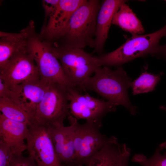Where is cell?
Masks as SVG:
<instances>
[{"instance_id": "6da1fadb", "label": "cell", "mask_w": 166, "mask_h": 166, "mask_svg": "<svg viewBox=\"0 0 166 166\" xmlns=\"http://www.w3.org/2000/svg\"><path fill=\"white\" fill-rule=\"evenodd\" d=\"M94 73L82 83L80 90L95 92L108 101L122 105L131 114L136 115V107L131 103L128 92L131 80L123 68L119 66L113 70L106 66L98 67Z\"/></svg>"}, {"instance_id": "7a4b0ae2", "label": "cell", "mask_w": 166, "mask_h": 166, "mask_svg": "<svg viewBox=\"0 0 166 166\" xmlns=\"http://www.w3.org/2000/svg\"><path fill=\"white\" fill-rule=\"evenodd\" d=\"M101 3L86 0L73 13L56 45L68 48H94L97 19Z\"/></svg>"}, {"instance_id": "3957f363", "label": "cell", "mask_w": 166, "mask_h": 166, "mask_svg": "<svg viewBox=\"0 0 166 166\" xmlns=\"http://www.w3.org/2000/svg\"><path fill=\"white\" fill-rule=\"evenodd\" d=\"M164 37H166V25L152 33L132 36L115 50L97 57L98 65L99 67H118L148 54L156 55L159 42Z\"/></svg>"}, {"instance_id": "277c9868", "label": "cell", "mask_w": 166, "mask_h": 166, "mask_svg": "<svg viewBox=\"0 0 166 166\" xmlns=\"http://www.w3.org/2000/svg\"><path fill=\"white\" fill-rule=\"evenodd\" d=\"M68 88L49 84L31 123L46 128L64 125V121L69 114Z\"/></svg>"}, {"instance_id": "5b68a950", "label": "cell", "mask_w": 166, "mask_h": 166, "mask_svg": "<svg viewBox=\"0 0 166 166\" xmlns=\"http://www.w3.org/2000/svg\"><path fill=\"white\" fill-rule=\"evenodd\" d=\"M27 49L34 60L42 81L48 84L56 83L67 87H74L52 46L32 34L29 39Z\"/></svg>"}, {"instance_id": "8992f818", "label": "cell", "mask_w": 166, "mask_h": 166, "mask_svg": "<svg viewBox=\"0 0 166 166\" xmlns=\"http://www.w3.org/2000/svg\"><path fill=\"white\" fill-rule=\"evenodd\" d=\"M69 114L77 120L84 119L100 128L102 119L108 113L114 112L117 105L109 101L84 95L73 87L68 88Z\"/></svg>"}, {"instance_id": "52a82bcc", "label": "cell", "mask_w": 166, "mask_h": 166, "mask_svg": "<svg viewBox=\"0 0 166 166\" xmlns=\"http://www.w3.org/2000/svg\"><path fill=\"white\" fill-rule=\"evenodd\" d=\"M100 128L91 122L80 124L78 120L76 121L74 145L77 166H82L107 144L117 141L114 136L109 137L102 134Z\"/></svg>"}, {"instance_id": "ba28073f", "label": "cell", "mask_w": 166, "mask_h": 166, "mask_svg": "<svg viewBox=\"0 0 166 166\" xmlns=\"http://www.w3.org/2000/svg\"><path fill=\"white\" fill-rule=\"evenodd\" d=\"M26 139L27 150L38 166H65L59 161L47 128L30 123Z\"/></svg>"}, {"instance_id": "9c48e42d", "label": "cell", "mask_w": 166, "mask_h": 166, "mask_svg": "<svg viewBox=\"0 0 166 166\" xmlns=\"http://www.w3.org/2000/svg\"><path fill=\"white\" fill-rule=\"evenodd\" d=\"M40 78L37 67L27 48L14 54L0 70V78L8 87Z\"/></svg>"}, {"instance_id": "30bf717a", "label": "cell", "mask_w": 166, "mask_h": 166, "mask_svg": "<svg viewBox=\"0 0 166 166\" xmlns=\"http://www.w3.org/2000/svg\"><path fill=\"white\" fill-rule=\"evenodd\" d=\"M49 84L43 82L40 78L28 80L9 87V93L6 98L20 107L32 118Z\"/></svg>"}, {"instance_id": "8fae6325", "label": "cell", "mask_w": 166, "mask_h": 166, "mask_svg": "<svg viewBox=\"0 0 166 166\" xmlns=\"http://www.w3.org/2000/svg\"><path fill=\"white\" fill-rule=\"evenodd\" d=\"M70 125L47 128L60 162L65 166H77L74 145L76 118L69 114Z\"/></svg>"}, {"instance_id": "7c38bea8", "label": "cell", "mask_w": 166, "mask_h": 166, "mask_svg": "<svg viewBox=\"0 0 166 166\" xmlns=\"http://www.w3.org/2000/svg\"><path fill=\"white\" fill-rule=\"evenodd\" d=\"M54 45L52 46L53 52L69 79L90 65L99 67L97 57L93 56L83 49Z\"/></svg>"}, {"instance_id": "4fadbf2b", "label": "cell", "mask_w": 166, "mask_h": 166, "mask_svg": "<svg viewBox=\"0 0 166 166\" xmlns=\"http://www.w3.org/2000/svg\"><path fill=\"white\" fill-rule=\"evenodd\" d=\"M86 0H60L53 13L48 18L42 32L49 38L57 40L65 30L75 11Z\"/></svg>"}, {"instance_id": "5bb4252c", "label": "cell", "mask_w": 166, "mask_h": 166, "mask_svg": "<svg viewBox=\"0 0 166 166\" xmlns=\"http://www.w3.org/2000/svg\"><path fill=\"white\" fill-rule=\"evenodd\" d=\"M28 124L9 119L0 114V141L8 145L16 154L22 155L27 150L26 140Z\"/></svg>"}, {"instance_id": "9a60e30c", "label": "cell", "mask_w": 166, "mask_h": 166, "mask_svg": "<svg viewBox=\"0 0 166 166\" xmlns=\"http://www.w3.org/2000/svg\"><path fill=\"white\" fill-rule=\"evenodd\" d=\"M126 2L123 0H105L101 3L97 17L94 52L100 54L103 50L114 15L121 5Z\"/></svg>"}, {"instance_id": "2e32d148", "label": "cell", "mask_w": 166, "mask_h": 166, "mask_svg": "<svg viewBox=\"0 0 166 166\" xmlns=\"http://www.w3.org/2000/svg\"><path fill=\"white\" fill-rule=\"evenodd\" d=\"M34 24L31 23L26 28L18 33H0V70L18 52L27 48L29 38L32 34Z\"/></svg>"}, {"instance_id": "e0dca14e", "label": "cell", "mask_w": 166, "mask_h": 166, "mask_svg": "<svg viewBox=\"0 0 166 166\" xmlns=\"http://www.w3.org/2000/svg\"><path fill=\"white\" fill-rule=\"evenodd\" d=\"M131 149L125 144H120L117 141L108 144L88 160L86 166H120L129 160Z\"/></svg>"}, {"instance_id": "ac0fdd59", "label": "cell", "mask_w": 166, "mask_h": 166, "mask_svg": "<svg viewBox=\"0 0 166 166\" xmlns=\"http://www.w3.org/2000/svg\"><path fill=\"white\" fill-rule=\"evenodd\" d=\"M112 24L130 33L132 36L141 35L144 32L141 22L126 2L121 5L114 14Z\"/></svg>"}, {"instance_id": "d6986e66", "label": "cell", "mask_w": 166, "mask_h": 166, "mask_svg": "<svg viewBox=\"0 0 166 166\" xmlns=\"http://www.w3.org/2000/svg\"><path fill=\"white\" fill-rule=\"evenodd\" d=\"M0 110L6 117L29 124L31 117L19 106L9 99L0 97Z\"/></svg>"}, {"instance_id": "ffe728a7", "label": "cell", "mask_w": 166, "mask_h": 166, "mask_svg": "<svg viewBox=\"0 0 166 166\" xmlns=\"http://www.w3.org/2000/svg\"><path fill=\"white\" fill-rule=\"evenodd\" d=\"M163 73L155 75L144 71L133 81L132 82L133 95L141 93H146L153 91Z\"/></svg>"}, {"instance_id": "44dd1931", "label": "cell", "mask_w": 166, "mask_h": 166, "mask_svg": "<svg viewBox=\"0 0 166 166\" xmlns=\"http://www.w3.org/2000/svg\"><path fill=\"white\" fill-rule=\"evenodd\" d=\"M159 147L156 148L153 155L147 158L142 154H136L132 158V161L142 166H166V152L162 155Z\"/></svg>"}, {"instance_id": "7402d4cb", "label": "cell", "mask_w": 166, "mask_h": 166, "mask_svg": "<svg viewBox=\"0 0 166 166\" xmlns=\"http://www.w3.org/2000/svg\"><path fill=\"white\" fill-rule=\"evenodd\" d=\"M16 155L8 145L0 141V166H10Z\"/></svg>"}, {"instance_id": "603a6c76", "label": "cell", "mask_w": 166, "mask_h": 166, "mask_svg": "<svg viewBox=\"0 0 166 166\" xmlns=\"http://www.w3.org/2000/svg\"><path fill=\"white\" fill-rule=\"evenodd\" d=\"M10 166H38L34 160L29 156L16 155Z\"/></svg>"}, {"instance_id": "cb8c5ba5", "label": "cell", "mask_w": 166, "mask_h": 166, "mask_svg": "<svg viewBox=\"0 0 166 166\" xmlns=\"http://www.w3.org/2000/svg\"><path fill=\"white\" fill-rule=\"evenodd\" d=\"M60 0H44L42 4L45 10L46 19H48L55 11Z\"/></svg>"}, {"instance_id": "d4e9b609", "label": "cell", "mask_w": 166, "mask_h": 166, "mask_svg": "<svg viewBox=\"0 0 166 166\" xmlns=\"http://www.w3.org/2000/svg\"><path fill=\"white\" fill-rule=\"evenodd\" d=\"M156 55H162L166 57V44L159 46Z\"/></svg>"}, {"instance_id": "484cf974", "label": "cell", "mask_w": 166, "mask_h": 166, "mask_svg": "<svg viewBox=\"0 0 166 166\" xmlns=\"http://www.w3.org/2000/svg\"><path fill=\"white\" fill-rule=\"evenodd\" d=\"M160 109L162 110L166 111V106L162 105L160 106ZM160 151L165 148L166 149V141L160 144L159 147Z\"/></svg>"}, {"instance_id": "4316f807", "label": "cell", "mask_w": 166, "mask_h": 166, "mask_svg": "<svg viewBox=\"0 0 166 166\" xmlns=\"http://www.w3.org/2000/svg\"><path fill=\"white\" fill-rule=\"evenodd\" d=\"M128 161L127 160L124 161L120 166H128Z\"/></svg>"}, {"instance_id": "83f0119b", "label": "cell", "mask_w": 166, "mask_h": 166, "mask_svg": "<svg viewBox=\"0 0 166 166\" xmlns=\"http://www.w3.org/2000/svg\"><path fill=\"white\" fill-rule=\"evenodd\" d=\"M166 2V0L165 1Z\"/></svg>"}]
</instances>
